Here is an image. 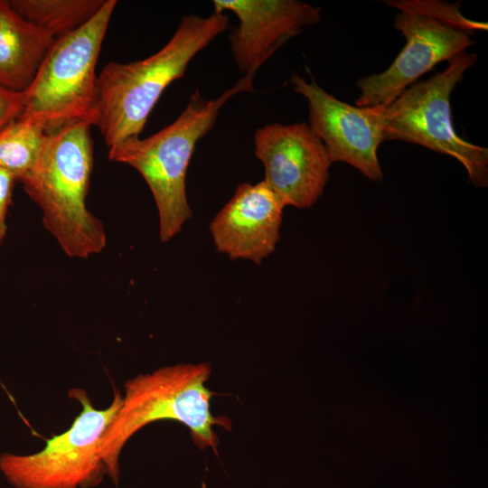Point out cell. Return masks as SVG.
<instances>
[{
    "label": "cell",
    "instance_id": "6da1fadb",
    "mask_svg": "<svg viewBox=\"0 0 488 488\" xmlns=\"http://www.w3.org/2000/svg\"><path fill=\"white\" fill-rule=\"evenodd\" d=\"M229 26L227 14L183 16L169 42L155 53L127 63L112 61L102 69L93 126L108 148L139 138L164 89Z\"/></svg>",
    "mask_w": 488,
    "mask_h": 488
},
{
    "label": "cell",
    "instance_id": "7a4b0ae2",
    "mask_svg": "<svg viewBox=\"0 0 488 488\" xmlns=\"http://www.w3.org/2000/svg\"><path fill=\"white\" fill-rule=\"evenodd\" d=\"M211 372L208 362L182 363L126 381L120 406L102 443L107 475L115 484L120 478L119 457L125 445L138 430L155 421L183 424L199 448L210 447L217 454L219 436L213 427L230 430L232 425L229 418L211 413L214 392L205 385Z\"/></svg>",
    "mask_w": 488,
    "mask_h": 488
},
{
    "label": "cell",
    "instance_id": "3957f363",
    "mask_svg": "<svg viewBox=\"0 0 488 488\" xmlns=\"http://www.w3.org/2000/svg\"><path fill=\"white\" fill-rule=\"evenodd\" d=\"M90 127L77 122L48 134L37 164L20 181L41 208L44 228L70 258H87L107 244L102 222L86 205L93 166Z\"/></svg>",
    "mask_w": 488,
    "mask_h": 488
},
{
    "label": "cell",
    "instance_id": "277c9868",
    "mask_svg": "<svg viewBox=\"0 0 488 488\" xmlns=\"http://www.w3.org/2000/svg\"><path fill=\"white\" fill-rule=\"evenodd\" d=\"M255 74H245L214 99H205L196 89L172 124L146 138L139 137L108 149L111 161L131 165L145 180L157 208L161 241L171 239L192 218L185 180L197 142L212 128L221 108L231 97L253 90Z\"/></svg>",
    "mask_w": 488,
    "mask_h": 488
},
{
    "label": "cell",
    "instance_id": "5b68a950",
    "mask_svg": "<svg viewBox=\"0 0 488 488\" xmlns=\"http://www.w3.org/2000/svg\"><path fill=\"white\" fill-rule=\"evenodd\" d=\"M116 0L78 29L56 38L23 92L22 118L47 134L77 122L93 126L97 105L96 65Z\"/></svg>",
    "mask_w": 488,
    "mask_h": 488
},
{
    "label": "cell",
    "instance_id": "8992f818",
    "mask_svg": "<svg viewBox=\"0 0 488 488\" xmlns=\"http://www.w3.org/2000/svg\"><path fill=\"white\" fill-rule=\"evenodd\" d=\"M478 60L463 52L447 67L426 80L405 89L393 102L382 107L384 141L400 140L452 156L465 168L477 187L488 184V149L460 137L451 117L450 97L465 71Z\"/></svg>",
    "mask_w": 488,
    "mask_h": 488
},
{
    "label": "cell",
    "instance_id": "52a82bcc",
    "mask_svg": "<svg viewBox=\"0 0 488 488\" xmlns=\"http://www.w3.org/2000/svg\"><path fill=\"white\" fill-rule=\"evenodd\" d=\"M81 406L70 427L46 440L44 447L29 455H0V471L14 488H92L107 468L102 458L105 434L122 399L116 391L110 405L96 408L82 389L70 390Z\"/></svg>",
    "mask_w": 488,
    "mask_h": 488
},
{
    "label": "cell",
    "instance_id": "ba28073f",
    "mask_svg": "<svg viewBox=\"0 0 488 488\" xmlns=\"http://www.w3.org/2000/svg\"><path fill=\"white\" fill-rule=\"evenodd\" d=\"M254 143L263 181L285 207H312L324 191L332 162L309 125H266L256 130Z\"/></svg>",
    "mask_w": 488,
    "mask_h": 488
},
{
    "label": "cell",
    "instance_id": "9c48e42d",
    "mask_svg": "<svg viewBox=\"0 0 488 488\" xmlns=\"http://www.w3.org/2000/svg\"><path fill=\"white\" fill-rule=\"evenodd\" d=\"M290 80L294 91L307 100L309 127L324 144L332 164H348L367 178L381 181L378 149L384 142L383 106L345 103L322 89L314 78L307 81L293 74Z\"/></svg>",
    "mask_w": 488,
    "mask_h": 488
},
{
    "label": "cell",
    "instance_id": "30bf717a",
    "mask_svg": "<svg viewBox=\"0 0 488 488\" xmlns=\"http://www.w3.org/2000/svg\"><path fill=\"white\" fill-rule=\"evenodd\" d=\"M394 21L406 43L387 70L357 81L358 107L388 106L437 63L475 43L469 33L411 10H399Z\"/></svg>",
    "mask_w": 488,
    "mask_h": 488
},
{
    "label": "cell",
    "instance_id": "8fae6325",
    "mask_svg": "<svg viewBox=\"0 0 488 488\" xmlns=\"http://www.w3.org/2000/svg\"><path fill=\"white\" fill-rule=\"evenodd\" d=\"M214 12H232L239 24L229 40L239 71L258 69L282 45L321 21V9L298 0H214Z\"/></svg>",
    "mask_w": 488,
    "mask_h": 488
},
{
    "label": "cell",
    "instance_id": "7c38bea8",
    "mask_svg": "<svg viewBox=\"0 0 488 488\" xmlns=\"http://www.w3.org/2000/svg\"><path fill=\"white\" fill-rule=\"evenodd\" d=\"M285 205L262 180L240 183L210 224L216 249L260 264L276 249Z\"/></svg>",
    "mask_w": 488,
    "mask_h": 488
},
{
    "label": "cell",
    "instance_id": "4fadbf2b",
    "mask_svg": "<svg viewBox=\"0 0 488 488\" xmlns=\"http://www.w3.org/2000/svg\"><path fill=\"white\" fill-rule=\"evenodd\" d=\"M55 40L0 0V87L24 92Z\"/></svg>",
    "mask_w": 488,
    "mask_h": 488
},
{
    "label": "cell",
    "instance_id": "5bb4252c",
    "mask_svg": "<svg viewBox=\"0 0 488 488\" xmlns=\"http://www.w3.org/2000/svg\"><path fill=\"white\" fill-rule=\"evenodd\" d=\"M106 0H12L11 6L25 20L55 38L89 21Z\"/></svg>",
    "mask_w": 488,
    "mask_h": 488
},
{
    "label": "cell",
    "instance_id": "9a60e30c",
    "mask_svg": "<svg viewBox=\"0 0 488 488\" xmlns=\"http://www.w3.org/2000/svg\"><path fill=\"white\" fill-rule=\"evenodd\" d=\"M48 134L37 124L22 117L0 132V168L20 182L37 164Z\"/></svg>",
    "mask_w": 488,
    "mask_h": 488
},
{
    "label": "cell",
    "instance_id": "2e32d148",
    "mask_svg": "<svg viewBox=\"0 0 488 488\" xmlns=\"http://www.w3.org/2000/svg\"><path fill=\"white\" fill-rule=\"evenodd\" d=\"M399 10L408 9L430 17L450 27L470 33L474 30H486L487 23L469 20L463 16L455 4L438 1H385Z\"/></svg>",
    "mask_w": 488,
    "mask_h": 488
},
{
    "label": "cell",
    "instance_id": "e0dca14e",
    "mask_svg": "<svg viewBox=\"0 0 488 488\" xmlns=\"http://www.w3.org/2000/svg\"><path fill=\"white\" fill-rule=\"evenodd\" d=\"M23 108V92L12 91L0 87V132L10 123L21 117Z\"/></svg>",
    "mask_w": 488,
    "mask_h": 488
},
{
    "label": "cell",
    "instance_id": "ac0fdd59",
    "mask_svg": "<svg viewBox=\"0 0 488 488\" xmlns=\"http://www.w3.org/2000/svg\"><path fill=\"white\" fill-rule=\"evenodd\" d=\"M16 177L0 168V246L6 234V215L12 202V194Z\"/></svg>",
    "mask_w": 488,
    "mask_h": 488
}]
</instances>
